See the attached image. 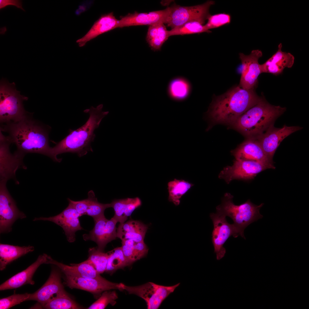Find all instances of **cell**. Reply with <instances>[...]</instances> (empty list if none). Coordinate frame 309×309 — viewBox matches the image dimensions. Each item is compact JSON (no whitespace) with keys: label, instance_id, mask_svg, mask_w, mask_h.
<instances>
[{"label":"cell","instance_id":"1f68e13d","mask_svg":"<svg viewBox=\"0 0 309 309\" xmlns=\"http://www.w3.org/2000/svg\"><path fill=\"white\" fill-rule=\"evenodd\" d=\"M204 32L210 33L211 31L206 29L205 25L196 21L187 22L168 31L169 37L173 35H182Z\"/></svg>","mask_w":309,"mask_h":309},{"label":"cell","instance_id":"d590c367","mask_svg":"<svg viewBox=\"0 0 309 309\" xmlns=\"http://www.w3.org/2000/svg\"><path fill=\"white\" fill-rule=\"evenodd\" d=\"M118 298V294L115 291H105L102 293L98 299L87 309H103L109 304L114 306Z\"/></svg>","mask_w":309,"mask_h":309},{"label":"cell","instance_id":"d4e9b609","mask_svg":"<svg viewBox=\"0 0 309 309\" xmlns=\"http://www.w3.org/2000/svg\"><path fill=\"white\" fill-rule=\"evenodd\" d=\"M148 228L147 225L139 221L130 220L120 223L117 228V237L122 241H144Z\"/></svg>","mask_w":309,"mask_h":309},{"label":"cell","instance_id":"4dcf8cb0","mask_svg":"<svg viewBox=\"0 0 309 309\" xmlns=\"http://www.w3.org/2000/svg\"><path fill=\"white\" fill-rule=\"evenodd\" d=\"M109 256L105 272L112 274L117 270L130 265L126 259L121 247H117L108 252Z\"/></svg>","mask_w":309,"mask_h":309},{"label":"cell","instance_id":"e575fe53","mask_svg":"<svg viewBox=\"0 0 309 309\" xmlns=\"http://www.w3.org/2000/svg\"><path fill=\"white\" fill-rule=\"evenodd\" d=\"M88 198L89 203L86 215L92 217L94 219L104 215L105 210L111 207L110 203L103 204L99 202L92 190L88 192Z\"/></svg>","mask_w":309,"mask_h":309},{"label":"cell","instance_id":"52a82bcc","mask_svg":"<svg viewBox=\"0 0 309 309\" xmlns=\"http://www.w3.org/2000/svg\"><path fill=\"white\" fill-rule=\"evenodd\" d=\"M180 284L166 286L149 282L139 286H129L121 283L120 288L121 291L126 290L128 294H135L144 300L147 309H157Z\"/></svg>","mask_w":309,"mask_h":309},{"label":"cell","instance_id":"3957f363","mask_svg":"<svg viewBox=\"0 0 309 309\" xmlns=\"http://www.w3.org/2000/svg\"><path fill=\"white\" fill-rule=\"evenodd\" d=\"M103 107V104H100L96 108L92 106L84 111L90 115L85 124L76 130L70 129L68 135L52 147L53 161L60 162L62 159L58 158L57 156L63 153H76L81 157L90 151L93 152L91 144L96 137L94 130L98 128L102 119L109 113L108 111H102Z\"/></svg>","mask_w":309,"mask_h":309},{"label":"cell","instance_id":"f1b7e54d","mask_svg":"<svg viewBox=\"0 0 309 309\" xmlns=\"http://www.w3.org/2000/svg\"><path fill=\"white\" fill-rule=\"evenodd\" d=\"M168 31L164 24L149 26L146 40L152 50H160L163 43L169 37Z\"/></svg>","mask_w":309,"mask_h":309},{"label":"cell","instance_id":"ba28073f","mask_svg":"<svg viewBox=\"0 0 309 309\" xmlns=\"http://www.w3.org/2000/svg\"><path fill=\"white\" fill-rule=\"evenodd\" d=\"M214 4V1L209 0L202 4L189 6L173 4L171 6L170 20L167 26L172 29L191 21H197L204 24L211 15L209 8Z\"/></svg>","mask_w":309,"mask_h":309},{"label":"cell","instance_id":"836d02e7","mask_svg":"<svg viewBox=\"0 0 309 309\" xmlns=\"http://www.w3.org/2000/svg\"><path fill=\"white\" fill-rule=\"evenodd\" d=\"M88 260L92 264L97 272L100 274L106 271L108 254V252L98 250L97 247L89 248Z\"/></svg>","mask_w":309,"mask_h":309},{"label":"cell","instance_id":"cb8c5ba5","mask_svg":"<svg viewBox=\"0 0 309 309\" xmlns=\"http://www.w3.org/2000/svg\"><path fill=\"white\" fill-rule=\"evenodd\" d=\"M118 21L112 12L102 15L87 33L76 41V43L80 47L84 46L88 42L98 35L117 28Z\"/></svg>","mask_w":309,"mask_h":309},{"label":"cell","instance_id":"8992f818","mask_svg":"<svg viewBox=\"0 0 309 309\" xmlns=\"http://www.w3.org/2000/svg\"><path fill=\"white\" fill-rule=\"evenodd\" d=\"M28 98L20 94L14 82L10 83L3 78L0 83V122L1 124L16 122L33 113L24 109L23 104Z\"/></svg>","mask_w":309,"mask_h":309},{"label":"cell","instance_id":"484cf974","mask_svg":"<svg viewBox=\"0 0 309 309\" xmlns=\"http://www.w3.org/2000/svg\"><path fill=\"white\" fill-rule=\"evenodd\" d=\"M114 211L113 217L117 222L123 223L134 211L140 207L142 202L138 197L115 199L110 203Z\"/></svg>","mask_w":309,"mask_h":309},{"label":"cell","instance_id":"ffe728a7","mask_svg":"<svg viewBox=\"0 0 309 309\" xmlns=\"http://www.w3.org/2000/svg\"><path fill=\"white\" fill-rule=\"evenodd\" d=\"M235 160H250L260 162L275 169L273 161L270 160L260 145L255 139L247 138L232 152Z\"/></svg>","mask_w":309,"mask_h":309},{"label":"cell","instance_id":"277c9868","mask_svg":"<svg viewBox=\"0 0 309 309\" xmlns=\"http://www.w3.org/2000/svg\"><path fill=\"white\" fill-rule=\"evenodd\" d=\"M286 108L270 104L264 97L249 109L232 124L247 138L255 139L262 134L286 111Z\"/></svg>","mask_w":309,"mask_h":309},{"label":"cell","instance_id":"d6986e66","mask_svg":"<svg viewBox=\"0 0 309 309\" xmlns=\"http://www.w3.org/2000/svg\"><path fill=\"white\" fill-rule=\"evenodd\" d=\"M67 294L61 280V275L58 269H52L50 276L45 283L39 289L30 295L27 300L36 301L43 306L56 296Z\"/></svg>","mask_w":309,"mask_h":309},{"label":"cell","instance_id":"4316f807","mask_svg":"<svg viewBox=\"0 0 309 309\" xmlns=\"http://www.w3.org/2000/svg\"><path fill=\"white\" fill-rule=\"evenodd\" d=\"M192 86L186 78L177 77L169 82L167 88L168 96L171 100L177 102L185 100L190 96L192 91Z\"/></svg>","mask_w":309,"mask_h":309},{"label":"cell","instance_id":"5bb4252c","mask_svg":"<svg viewBox=\"0 0 309 309\" xmlns=\"http://www.w3.org/2000/svg\"><path fill=\"white\" fill-rule=\"evenodd\" d=\"M94 220V228L89 234L83 235V239L95 242L97 245V249L104 251L107 244L117 237V222L113 217L110 220L107 219L104 215Z\"/></svg>","mask_w":309,"mask_h":309},{"label":"cell","instance_id":"9c48e42d","mask_svg":"<svg viewBox=\"0 0 309 309\" xmlns=\"http://www.w3.org/2000/svg\"><path fill=\"white\" fill-rule=\"evenodd\" d=\"M269 169L272 168L258 161L235 160L232 166L224 168L218 177L229 184L235 179L248 180L253 179L258 173Z\"/></svg>","mask_w":309,"mask_h":309},{"label":"cell","instance_id":"74e56055","mask_svg":"<svg viewBox=\"0 0 309 309\" xmlns=\"http://www.w3.org/2000/svg\"><path fill=\"white\" fill-rule=\"evenodd\" d=\"M30 295V294H14L8 297L0 300V309H7L23 301H27Z\"/></svg>","mask_w":309,"mask_h":309},{"label":"cell","instance_id":"d6a6232c","mask_svg":"<svg viewBox=\"0 0 309 309\" xmlns=\"http://www.w3.org/2000/svg\"><path fill=\"white\" fill-rule=\"evenodd\" d=\"M48 309H77L81 308L67 294L53 297L42 306Z\"/></svg>","mask_w":309,"mask_h":309},{"label":"cell","instance_id":"2e32d148","mask_svg":"<svg viewBox=\"0 0 309 309\" xmlns=\"http://www.w3.org/2000/svg\"><path fill=\"white\" fill-rule=\"evenodd\" d=\"M171 7L165 9L147 13L135 12L120 17L117 28L132 26L153 25L159 23L167 24L170 19Z\"/></svg>","mask_w":309,"mask_h":309},{"label":"cell","instance_id":"9a60e30c","mask_svg":"<svg viewBox=\"0 0 309 309\" xmlns=\"http://www.w3.org/2000/svg\"><path fill=\"white\" fill-rule=\"evenodd\" d=\"M242 69L239 86L246 90L255 89L258 82V78L261 72L259 59L262 56L259 49L253 50L248 55L239 54Z\"/></svg>","mask_w":309,"mask_h":309},{"label":"cell","instance_id":"ab89813d","mask_svg":"<svg viewBox=\"0 0 309 309\" xmlns=\"http://www.w3.org/2000/svg\"><path fill=\"white\" fill-rule=\"evenodd\" d=\"M133 249L137 260L146 256L148 250L144 241L136 242L133 247Z\"/></svg>","mask_w":309,"mask_h":309},{"label":"cell","instance_id":"f35d334b","mask_svg":"<svg viewBox=\"0 0 309 309\" xmlns=\"http://www.w3.org/2000/svg\"><path fill=\"white\" fill-rule=\"evenodd\" d=\"M68 199L69 203L72 205L81 216L86 215L89 203V200L88 197L86 199L77 201H73L69 198Z\"/></svg>","mask_w":309,"mask_h":309},{"label":"cell","instance_id":"5b68a950","mask_svg":"<svg viewBox=\"0 0 309 309\" xmlns=\"http://www.w3.org/2000/svg\"><path fill=\"white\" fill-rule=\"evenodd\" d=\"M233 197L229 193H225L221 204L216 207V211L231 219L238 237L240 236L245 239L244 234L245 228L251 223L263 217L260 210L264 203L257 205L248 199L243 203L236 205L233 203Z\"/></svg>","mask_w":309,"mask_h":309},{"label":"cell","instance_id":"6da1fadb","mask_svg":"<svg viewBox=\"0 0 309 309\" xmlns=\"http://www.w3.org/2000/svg\"><path fill=\"white\" fill-rule=\"evenodd\" d=\"M33 114L16 122L1 124L0 130L8 133L9 140L15 144L19 152L25 155L41 154L52 159L49 143L51 128L33 119Z\"/></svg>","mask_w":309,"mask_h":309},{"label":"cell","instance_id":"30bf717a","mask_svg":"<svg viewBox=\"0 0 309 309\" xmlns=\"http://www.w3.org/2000/svg\"><path fill=\"white\" fill-rule=\"evenodd\" d=\"M7 136H5L0 131V181L7 182L15 178L16 170L26 167L23 163L25 154L17 151L12 154L9 150L11 143Z\"/></svg>","mask_w":309,"mask_h":309},{"label":"cell","instance_id":"44dd1931","mask_svg":"<svg viewBox=\"0 0 309 309\" xmlns=\"http://www.w3.org/2000/svg\"><path fill=\"white\" fill-rule=\"evenodd\" d=\"M48 256L45 253L39 255L36 260L26 269L16 274L1 284L0 290L16 288L27 284L33 285L35 282L32 278L34 273L40 265L45 264Z\"/></svg>","mask_w":309,"mask_h":309},{"label":"cell","instance_id":"8fae6325","mask_svg":"<svg viewBox=\"0 0 309 309\" xmlns=\"http://www.w3.org/2000/svg\"><path fill=\"white\" fill-rule=\"evenodd\" d=\"M210 217L213 226L212 234V241L214 247V252L216 259L219 260L223 258L226 253L223 245L230 236L238 237L232 224L227 221L226 216L218 211L211 213Z\"/></svg>","mask_w":309,"mask_h":309},{"label":"cell","instance_id":"8d00e7d4","mask_svg":"<svg viewBox=\"0 0 309 309\" xmlns=\"http://www.w3.org/2000/svg\"><path fill=\"white\" fill-rule=\"evenodd\" d=\"M231 19L230 15L228 13H222L210 15L208 17L207 22L205 25L208 30L219 27L230 23Z\"/></svg>","mask_w":309,"mask_h":309},{"label":"cell","instance_id":"e0dca14e","mask_svg":"<svg viewBox=\"0 0 309 309\" xmlns=\"http://www.w3.org/2000/svg\"><path fill=\"white\" fill-rule=\"evenodd\" d=\"M66 285L71 288H76L87 291L99 298L104 292L110 290L121 291V283H114L105 278L101 279L84 278L65 275Z\"/></svg>","mask_w":309,"mask_h":309},{"label":"cell","instance_id":"7402d4cb","mask_svg":"<svg viewBox=\"0 0 309 309\" xmlns=\"http://www.w3.org/2000/svg\"><path fill=\"white\" fill-rule=\"evenodd\" d=\"M45 264L56 265L65 275L78 276L84 278L101 279L103 278L98 273L92 264L87 259L78 264L67 265L58 262L48 256Z\"/></svg>","mask_w":309,"mask_h":309},{"label":"cell","instance_id":"f546056e","mask_svg":"<svg viewBox=\"0 0 309 309\" xmlns=\"http://www.w3.org/2000/svg\"><path fill=\"white\" fill-rule=\"evenodd\" d=\"M169 195L168 200L176 206L180 203V199L194 184L184 180L176 179L169 182L167 184Z\"/></svg>","mask_w":309,"mask_h":309},{"label":"cell","instance_id":"603a6c76","mask_svg":"<svg viewBox=\"0 0 309 309\" xmlns=\"http://www.w3.org/2000/svg\"><path fill=\"white\" fill-rule=\"evenodd\" d=\"M280 43L277 51L264 64H260L261 73H267L277 75L281 74L286 68H291L294 57L291 53L283 52Z\"/></svg>","mask_w":309,"mask_h":309},{"label":"cell","instance_id":"4fadbf2b","mask_svg":"<svg viewBox=\"0 0 309 309\" xmlns=\"http://www.w3.org/2000/svg\"><path fill=\"white\" fill-rule=\"evenodd\" d=\"M298 126H287L281 128L270 126L262 134L255 138L258 142L265 154L272 161L275 152L280 143L290 134L301 130Z\"/></svg>","mask_w":309,"mask_h":309},{"label":"cell","instance_id":"7c38bea8","mask_svg":"<svg viewBox=\"0 0 309 309\" xmlns=\"http://www.w3.org/2000/svg\"><path fill=\"white\" fill-rule=\"evenodd\" d=\"M7 182L0 181V232H8L11 226L18 219L26 217L25 215L17 208L15 203L6 187Z\"/></svg>","mask_w":309,"mask_h":309},{"label":"cell","instance_id":"ac0fdd59","mask_svg":"<svg viewBox=\"0 0 309 309\" xmlns=\"http://www.w3.org/2000/svg\"><path fill=\"white\" fill-rule=\"evenodd\" d=\"M81 216L69 203L68 206L56 215L48 217L35 218L33 220L47 221L54 223L62 228L68 241L72 242L75 240L76 232L82 229L79 219Z\"/></svg>","mask_w":309,"mask_h":309},{"label":"cell","instance_id":"60d3db41","mask_svg":"<svg viewBox=\"0 0 309 309\" xmlns=\"http://www.w3.org/2000/svg\"><path fill=\"white\" fill-rule=\"evenodd\" d=\"M14 6L18 8H19L23 11H25L23 8L22 6V2L21 1L19 0H0V9L4 8L9 5Z\"/></svg>","mask_w":309,"mask_h":309},{"label":"cell","instance_id":"83f0119b","mask_svg":"<svg viewBox=\"0 0 309 309\" xmlns=\"http://www.w3.org/2000/svg\"><path fill=\"white\" fill-rule=\"evenodd\" d=\"M33 246L21 247L7 244H0V270L5 269L13 261L34 250Z\"/></svg>","mask_w":309,"mask_h":309},{"label":"cell","instance_id":"7a4b0ae2","mask_svg":"<svg viewBox=\"0 0 309 309\" xmlns=\"http://www.w3.org/2000/svg\"><path fill=\"white\" fill-rule=\"evenodd\" d=\"M254 89L237 86L215 98L206 113L208 118L215 123L232 125L262 99V97L258 95Z\"/></svg>","mask_w":309,"mask_h":309}]
</instances>
